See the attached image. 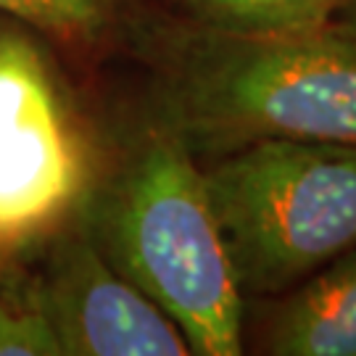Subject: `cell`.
Segmentation results:
<instances>
[{
	"label": "cell",
	"mask_w": 356,
	"mask_h": 356,
	"mask_svg": "<svg viewBox=\"0 0 356 356\" xmlns=\"http://www.w3.org/2000/svg\"><path fill=\"white\" fill-rule=\"evenodd\" d=\"M90 156L32 35L0 24V254H16L79 211Z\"/></svg>",
	"instance_id": "4"
},
{
	"label": "cell",
	"mask_w": 356,
	"mask_h": 356,
	"mask_svg": "<svg viewBox=\"0 0 356 356\" xmlns=\"http://www.w3.org/2000/svg\"><path fill=\"white\" fill-rule=\"evenodd\" d=\"M0 356H64L40 272L16 259L0 264Z\"/></svg>",
	"instance_id": "8"
},
{
	"label": "cell",
	"mask_w": 356,
	"mask_h": 356,
	"mask_svg": "<svg viewBox=\"0 0 356 356\" xmlns=\"http://www.w3.org/2000/svg\"><path fill=\"white\" fill-rule=\"evenodd\" d=\"M195 24L238 35H280L330 26L341 0H175Z\"/></svg>",
	"instance_id": "7"
},
{
	"label": "cell",
	"mask_w": 356,
	"mask_h": 356,
	"mask_svg": "<svg viewBox=\"0 0 356 356\" xmlns=\"http://www.w3.org/2000/svg\"><path fill=\"white\" fill-rule=\"evenodd\" d=\"M0 13L74 45H95L119 22L116 0H0Z\"/></svg>",
	"instance_id": "9"
},
{
	"label": "cell",
	"mask_w": 356,
	"mask_h": 356,
	"mask_svg": "<svg viewBox=\"0 0 356 356\" xmlns=\"http://www.w3.org/2000/svg\"><path fill=\"white\" fill-rule=\"evenodd\" d=\"M153 124L188 148L356 143V38L330 26L238 35L198 24L169 45Z\"/></svg>",
	"instance_id": "1"
},
{
	"label": "cell",
	"mask_w": 356,
	"mask_h": 356,
	"mask_svg": "<svg viewBox=\"0 0 356 356\" xmlns=\"http://www.w3.org/2000/svg\"><path fill=\"white\" fill-rule=\"evenodd\" d=\"M330 29L356 38V0H341L330 19Z\"/></svg>",
	"instance_id": "10"
},
{
	"label": "cell",
	"mask_w": 356,
	"mask_h": 356,
	"mask_svg": "<svg viewBox=\"0 0 356 356\" xmlns=\"http://www.w3.org/2000/svg\"><path fill=\"white\" fill-rule=\"evenodd\" d=\"M204 179L243 296L293 291L356 245V143H245Z\"/></svg>",
	"instance_id": "3"
},
{
	"label": "cell",
	"mask_w": 356,
	"mask_h": 356,
	"mask_svg": "<svg viewBox=\"0 0 356 356\" xmlns=\"http://www.w3.org/2000/svg\"><path fill=\"white\" fill-rule=\"evenodd\" d=\"M82 214L103 254L164 309L193 356L241 354L245 296L204 169L177 135L151 124Z\"/></svg>",
	"instance_id": "2"
},
{
	"label": "cell",
	"mask_w": 356,
	"mask_h": 356,
	"mask_svg": "<svg viewBox=\"0 0 356 356\" xmlns=\"http://www.w3.org/2000/svg\"><path fill=\"white\" fill-rule=\"evenodd\" d=\"M53 232L40 282L64 356H193L164 309L103 254L85 214Z\"/></svg>",
	"instance_id": "5"
},
{
	"label": "cell",
	"mask_w": 356,
	"mask_h": 356,
	"mask_svg": "<svg viewBox=\"0 0 356 356\" xmlns=\"http://www.w3.org/2000/svg\"><path fill=\"white\" fill-rule=\"evenodd\" d=\"M285 296L267 322V354L356 356V245Z\"/></svg>",
	"instance_id": "6"
}]
</instances>
